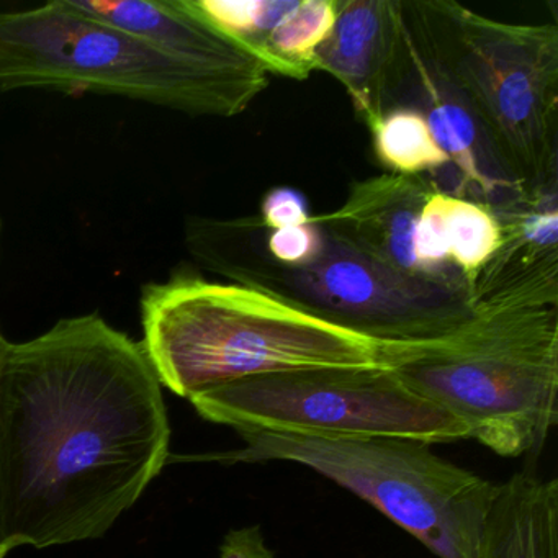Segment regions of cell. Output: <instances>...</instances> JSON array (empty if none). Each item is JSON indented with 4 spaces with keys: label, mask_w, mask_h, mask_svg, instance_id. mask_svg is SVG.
<instances>
[{
    "label": "cell",
    "mask_w": 558,
    "mask_h": 558,
    "mask_svg": "<svg viewBox=\"0 0 558 558\" xmlns=\"http://www.w3.org/2000/svg\"><path fill=\"white\" fill-rule=\"evenodd\" d=\"M162 385L142 342L97 313L11 342L0 368V545L96 541L171 453Z\"/></svg>",
    "instance_id": "obj_1"
},
{
    "label": "cell",
    "mask_w": 558,
    "mask_h": 558,
    "mask_svg": "<svg viewBox=\"0 0 558 558\" xmlns=\"http://www.w3.org/2000/svg\"><path fill=\"white\" fill-rule=\"evenodd\" d=\"M142 345L162 387L202 391L276 372L393 365L411 345L384 344L259 290L178 274L143 287Z\"/></svg>",
    "instance_id": "obj_2"
},
{
    "label": "cell",
    "mask_w": 558,
    "mask_h": 558,
    "mask_svg": "<svg viewBox=\"0 0 558 558\" xmlns=\"http://www.w3.org/2000/svg\"><path fill=\"white\" fill-rule=\"evenodd\" d=\"M323 230V250L303 266L266 253L259 217H189L184 243L202 269L384 344L440 341L475 315L465 286L401 276Z\"/></svg>",
    "instance_id": "obj_3"
},
{
    "label": "cell",
    "mask_w": 558,
    "mask_h": 558,
    "mask_svg": "<svg viewBox=\"0 0 558 558\" xmlns=\"http://www.w3.org/2000/svg\"><path fill=\"white\" fill-rule=\"evenodd\" d=\"M391 368L469 439L508 459L532 456L558 423V305L475 308L459 331L411 345Z\"/></svg>",
    "instance_id": "obj_4"
},
{
    "label": "cell",
    "mask_w": 558,
    "mask_h": 558,
    "mask_svg": "<svg viewBox=\"0 0 558 558\" xmlns=\"http://www.w3.org/2000/svg\"><path fill=\"white\" fill-rule=\"evenodd\" d=\"M269 77L205 70L77 11L71 0L0 12V90L53 89L138 100L194 117L231 119Z\"/></svg>",
    "instance_id": "obj_5"
},
{
    "label": "cell",
    "mask_w": 558,
    "mask_h": 558,
    "mask_svg": "<svg viewBox=\"0 0 558 558\" xmlns=\"http://www.w3.org/2000/svg\"><path fill=\"white\" fill-rule=\"evenodd\" d=\"M521 187L558 175V27L508 24L456 0H401Z\"/></svg>",
    "instance_id": "obj_6"
},
{
    "label": "cell",
    "mask_w": 558,
    "mask_h": 558,
    "mask_svg": "<svg viewBox=\"0 0 558 558\" xmlns=\"http://www.w3.org/2000/svg\"><path fill=\"white\" fill-rule=\"evenodd\" d=\"M244 446L202 460L299 463L354 493L439 558H476L496 483L397 437L319 439L240 433Z\"/></svg>",
    "instance_id": "obj_7"
},
{
    "label": "cell",
    "mask_w": 558,
    "mask_h": 558,
    "mask_svg": "<svg viewBox=\"0 0 558 558\" xmlns=\"http://www.w3.org/2000/svg\"><path fill=\"white\" fill-rule=\"evenodd\" d=\"M189 401L204 420L238 433L397 437L429 446L469 439L456 417L414 393L391 365L256 375L202 391Z\"/></svg>",
    "instance_id": "obj_8"
},
{
    "label": "cell",
    "mask_w": 558,
    "mask_h": 558,
    "mask_svg": "<svg viewBox=\"0 0 558 558\" xmlns=\"http://www.w3.org/2000/svg\"><path fill=\"white\" fill-rule=\"evenodd\" d=\"M401 2V0H400ZM407 38V76L397 107L420 110L449 158L439 192L486 205L495 211L514 201L521 187L496 158L482 125L429 45L410 24L401 4Z\"/></svg>",
    "instance_id": "obj_9"
},
{
    "label": "cell",
    "mask_w": 558,
    "mask_h": 558,
    "mask_svg": "<svg viewBox=\"0 0 558 558\" xmlns=\"http://www.w3.org/2000/svg\"><path fill=\"white\" fill-rule=\"evenodd\" d=\"M407 66L400 0H338L335 28L316 50V71L342 84L368 130L397 107Z\"/></svg>",
    "instance_id": "obj_10"
},
{
    "label": "cell",
    "mask_w": 558,
    "mask_h": 558,
    "mask_svg": "<svg viewBox=\"0 0 558 558\" xmlns=\"http://www.w3.org/2000/svg\"><path fill=\"white\" fill-rule=\"evenodd\" d=\"M493 214L501 241L470 289L472 308L558 305V175Z\"/></svg>",
    "instance_id": "obj_11"
},
{
    "label": "cell",
    "mask_w": 558,
    "mask_h": 558,
    "mask_svg": "<svg viewBox=\"0 0 558 558\" xmlns=\"http://www.w3.org/2000/svg\"><path fill=\"white\" fill-rule=\"evenodd\" d=\"M434 192L437 189L429 178L385 172L354 182L336 210L313 215L310 223L326 228L393 272L411 279L437 280L423 269L414 254V230Z\"/></svg>",
    "instance_id": "obj_12"
},
{
    "label": "cell",
    "mask_w": 558,
    "mask_h": 558,
    "mask_svg": "<svg viewBox=\"0 0 558 558\" xmlns=\"http://www.w3.org/2000/svg\"><path fill=\"white\" fill-rule=\"evenodd\" d=\"M71 4L185 63L240 76H270L256 58L205 21L191 0H71Z\"/></svg>",
    "instance_id": "obj_13"
},
{
    "label": "cell",
    "mask_w": 558,
    "mask_h": 558,
    "mask_svg": "<svg viewBox=\"0 0 558 558\" xmlns=\"http://www.w3.org/2000/svg\"><path fill=\"white\" fill-rule=\"evenodd\" d=\"M476 558H558V480L524 470L496 483Z\"/></svg>",
    "instance_id": "obj_14"
},
{
    "label": "cell",
    "mask_w": 558,
    "mask_h": 558,
    "mask_svg": "<svg viewBox=\"0 0 558 558\" xmlns=\"http://www.w3.org/2000/svg\"><path fill=\"white\" fill-rule=\"evenodd\" d=\"M338 19V0H293L270 31L259 63L269 74L305 81L316 71V50L328 40Z\"/></svg>",
    "instance_id": "obj_15"
},
{
    "label": "cell",
    "mask_w": 558,
    "mask_h": 558,
    "mask_svg": "<svg viewBox=\"0 0 558 558\" xmlns=\"http://www.w3.org/2000/svg\"><path fill=\"white\" fill-rule=\"evenodd\" d=\"M371 133L375 156L390 174L429 178L439 191L450 162L420 110L395 107Z\"/></svg>",
    "instance_id": "obj_16"
},
{
    "label": "cell",
    "mask_w": 558,
    "mask_h": 558,
    "mask_svg": "<svg viewBox=\"0 0 558 558\" xmlns=\"http://www.w3.org/2000/svg\"><path fill=\"white\" fill-rule=\"evenodd\" d=\"M449 260L472 289L501 241L498 218L486 205L447 195Z\"/></svg>",
    "instance_id": "obj_17"
},
{
    "label": "cell",
    "mask_w": 558,
    "mask_h": 558,
    "mask_svg": "<svg viewBox=\"0 0 558 558\" xmlns=\"http://www.w3.org/2000/svg\"><path fill=\"white\" fill-rule=\"evenodd\" d=\"M325 244V230L319 225L267 230L263 227V246L276 263L303 266L318 256Z\"/></svg>",
    "instance_id": "obj_18"
},
{
    "label": "cell",
    "mask_w": 558,
    "mask_h": 558,
    "mask_svg": "<svg viewBox=\"0 0 558 558\" xmlns=\"http://www.w3.org/2000/svg\"><path fill=\"white\" fill-rule=\"evenodd\" d=\"M257 217L267 230H282L308 225L313 215L302 192L290 187H276L267 192Z\"/></svg>",
    "instance_id": "obj_19"
},
{
    "label": "cell",
    "mask_w": 558,
    "mask_h": 558,
    "mask_svg": "<svg viewBox=\"0 0 558 558\" xmlns=\"http://www.w3.org/2000/svg\"><path fill=\"white\" fill-rule=\"evenodd\" d=\"M220 558H276V555L267 547L259 525H247L225 535Z\"/></svg>",
    "instance_id": "obj_20"
},
{
    "label": "cell",
    "mask_w": 558,
    "mask_h": 558,
    "mask_svg": "<svg viewBox=\"0 0 558 558\" xmlns=\"http://www.w3.org/2000/svg\"><path fill=\"white\" fill-rule=\"evenodd\" d=\"M9 344H11V341L5 338L4 332H2V328H0V368H2V364H4L5 352H8ZM5 557H8V554H5L4 548L0 545V558Z\"/></svg>",
    "instance_id": "obj_21"
},
{
    "label": "cell",
    "mask_w": 558,
    "mask_h": 558,
    "mask_svg": "<svg viewBox=\"0 0 558 558\" xmlns=\"http://www.w3.org/2000/svg\"><path fill=\"white\" fill-rule=\"evenodd\" d=\"M0 230H2V223H0Z\"/></svg>",
    "instance_id": "obj_22"
}]
</instances>
